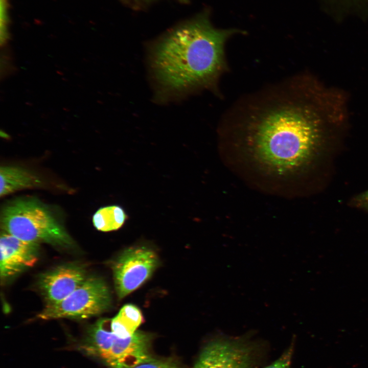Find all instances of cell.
<instances>
[{"instance_id": "cell-1", "label": "cell", "mask_w": 368, "mask_h": 368, "mask_svg": "<svg viewBox=\"0 0 368 368\" xmlns=\"http://www.w3.org/2000/svg\"><path fill=\"white\" fill-rule=\"evenodd\" d=\"M240 107L220 132L225 164L257 189L290 196L330 124L347 118L338 90L300 76L261 93Z\"/></svg>"}, {"instance_id": "cell-2", "label": "cell", "mask_w": 368, "mask_h": 368, "mask_svg": "<svg viewBox=\"0 0 368 368\" xmlns=\"http://www.w3.org/2000/svg\"><path fill=\"white\" fill-rule=\"evenodd\" d=\"M237 31L218 30L205 20L173 31L149 53L157 99L168 100L200 90L217 93L227 68L224 45Z\"/></svg>"}, {"instance_id": "cell-3", "label": "cell", "mask_w": 368, "mask_h": 368, "mask_svg": "<svg viewBox=\"0 0 368 368\" xmlns=\"http://www.w3.org/2000/svg\"><path fill=\"white\" fill-rule=\"evenodd\" d=\"M2 228L22 240L68 247L73 240L52 212L39 201L19 198L6 204L1 215Z\"/></svg>"}, {"instance_id": "cell-4", "label": "cell", "mask_w": 368, "mask_h": 368, "mask_svg": "<svg viewBox=\"0 0 368 368\" xmlns=\"http://www.w3.org/2000/svg\"><path fill=\"white\" fill-rule=\"evenodd\" d=\"M111 303V294L106 283L101 278L89 277L63 300L46 305L37 317L44 320L87 318L104 312Z\"/></svg>"}, {"instance_id": "cell-5", "label": "cell", "mask_w": 368, "mask_h": 368, "mask_svg": "<svg viewBox=\"0 0 368 368\" xmlns=\"http://www.w3.org/2000/svg\"><path fill=\"white\" fill-rule=\"evenodd\" d=\"M159 265L157 255L147 246H133L123 251L112 266L118 297L124 298L141 287Z\"/></svg>"}, {"instance_id": "cell-6", "label": "cell", "mask_w": 368, "mask_h": 368, "mask_svg": "<svg viewBox=\"0 0 368 368\" xmlns=\"http://www.w3.org/2000/svg\"><path fill=\"white\" fill-rule=\"evenodd\" d=\"M254 356L249 342L225 337L208 343L192 368H254Z\"/></svg>"}, {"instance_id": "cell-7", "label": "cell", "mask_w": 368, "mask_h": 368, "mask_svg": "<svg viewBox=\"0 0 368 368\" xmlns=\"http://www.w3.org/2000/svg\"><path fill=\"white\" fill-rule=\"evenodd\" d=\"M39 244L22 240L5 232L0 239V274L5 281L33 266L38 259Z\"/></svg>"}, {"instance_id": "cell-8", "label": "cell", "mask_w": 368, "mask_h": 368, "mask_svg": "<svg viewBox=\"0 0 368 368\" xmlns=\"http://www.w3.org/2000/svg\"><path fill=\"white\" fill-rule=\"evenodd\" d=\"M86 279V271L83 267L65 264L42 274L39 279L38 287L46 305H52L66 298Z\"/></svg>"}, {"instance_id": "cell-9", "label": "cell", "mask_w": 368, "mask_h": 368, "mask_svg": "<svg viewBox=\"0 0 368 368\" xmlns=\"http://www.w3.org/2000/svg\"><path fill=\"white\" fill-rule=\"evenodd\" d=\"M151 335L136 331L132 336L120 338L114 335L105 361L112 368H131L153 360Z\"/></svg>"}, {"instance_id": "cell-10", "label": "cell", "mask_w": 368, "mask_h": 368, "mask_svg": "<svg viewBox=\"0 0 368 368\" xmlns=\"http://www.w3.org/2000/svg\"><path fill=\"white\" fill-rule=\"evenodd\" d=\"M1 197L18 190L40 186L39 178L28 170L17 166H4L0 168Z\"/></svg>"}, {"instance_id": "cell-11", "label": "cell", "mask_w": 368, "mask_h": 368, "mask_svg": "<svg viewBox=\"0 0 368 368\" xmlns=\"http://www.w3.org/2000/svg\"><path fill=\"white\" fill-rule=\"evenodd\" d=\"M143 322L142 313L138 307L126 304L110 320L112 332L120 338H126L133 335Z\"/></svg>"}, {"instance_id": "cell-12", "label": "cell", "mask_w": 368, "mask_h": 368, "mask_svg": "<svg viewBox=\"0 0 368 368\" xmlns=\"http://www.w3.org/2000/svg\"><path fill=\"white\" fill-rule=\"evenodd\" d=\"M125 210L119 205H110L100 208L93 217L95 227L104 232L121 228L128 219Z\"/></svg>"}, {"instance_id": "cell-13", "label": "cell", "mask_w": 368, "mask_h": 368, "mask_svg": "<svg viewBox=\"0 0 368 368\" xmlns=\"http://www.w3.org/2000/svg\"><path fill=\"white\" fill-rule=\"evenodd\" d=\"M323 3L339 18L350 15L368 16V0H323Z\"/></svg>"}, {"instance_id": "cell-14", "label": "cell", "mask_w": 368, "mask_h": 368, "mask_svg": "<svg viewBox=\"0 0 368 368\" xmlns=\"http://www.w3.org/2000/svg\"><path fill=\"white\" fill-rule=\"evenodd\" d=\"M131 368H180L174 362L171 360H156L153 359Z\"/></svg>"}, {"instance_id": "cell-15", "label": "cell", "mask_w": 368, "mask_h": 368, "mask_svg": "<svg viewBox=\"0 0 368 368\" xmlns=\"http://www.w3.org/2000/svg\"><path fill=\"white\" fill-rule=\"evenodd\" d=\"M292 348L290 347L275 361L265 368H290Z\"/></svg>"}, {"instance_id": "cell-16", "label": "cell", "mask_w": 368, "mask_h": 368, "mask_svg": "<svg viewBox=\"0 0 368 368\" xmlns=\"http://www.w3.org/2000/svg\"><path fill=\"white\" fill-rule=\"evenodd\" d=\"M5 0H1V43L5 42L7 38V33L6 27V7Z\"/></svg>"}, {"instance_id": "cell-17", "label": "cell", "mask_w": 368, "mask_h": 368, "mask_svg": "<svg viewBox=\"0 0 368 368\" xmlns=\"http://www.w3.org/2000/svg\"><path fill=\"white\" fill-rule=\"evenodd\" d=\"M355 201L359 206L368 209V190L358 196Z\"/></svg>"}, {"instance_id": "cell-18", "label": "cell", "mask_w": 368, "mask_h": 368, "mask_svg": "<svg viewBox=\"0 0 368 368\" xmlns=\"http://www.w3.org/2000/svg\"><path fill=\"white\" fill-rule=\"evenodd\" d=\"M1 136L4 137V138L8 136V135L7 133H6L5 132H3L2 131H1Z\"/></svg>"}]
</instances>
